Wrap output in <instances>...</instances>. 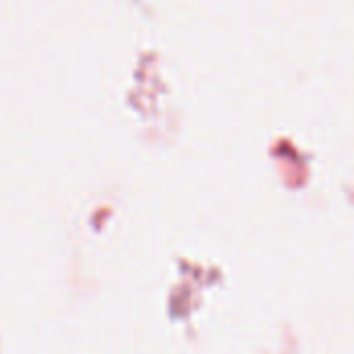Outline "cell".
Here are the masks:
<instances>
[]
</instances>
